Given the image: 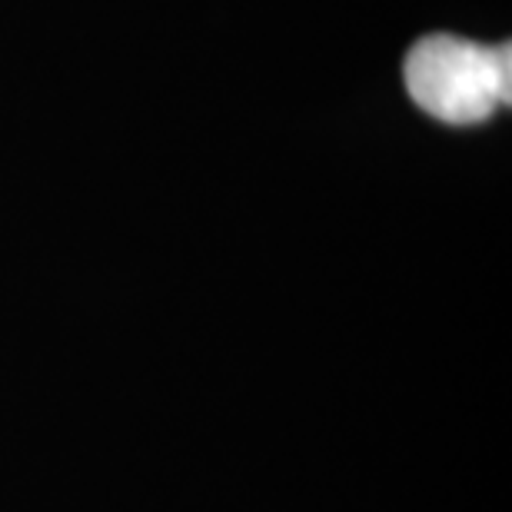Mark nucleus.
Listing matches in <instances>:
<instances>
[{
  "label": "nucleus",
  "mask_w": 512,
  "mask_h": 512,
  "mask_svg": "<svg viewBox=\"0 0 512 512\" xmlns=\"http://www.w3.org/2000/svg\"><path fill=\"white\" fill-rule=\"evenodd\" d=\"M406 90L416 107L443 124H479L509 107L512 54L463 37H426L406 57Z\"/></svg>",
  "instance_id": "1"
}]
</instances>
